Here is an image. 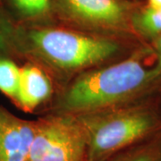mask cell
Listing matches in <instances>:
<instances>
[{"label":"cell","instance_id":"1","mask_svg":"<svg viewBox=\"0 0 161 161\" xmlns=\"http://www.w3.org/2000/svg\"><path fill=\"white\" fill-rule=\"evenodd\" d=\"M161 95V55L143 44L125 58L78 75L59 90L39 115H81Z\"/></svg>","mask_w":161,"mask_h":161},{"label":"cell","instance_id":"2","mask_svg":"<svg viewBox=\"0 0 161 161\" xmlns=\"http://www.w3.org/2000/svg\"><path fill=\"white\" fill-rule=\"evenodd\" d=\"M17 40L24 62L45 70L58 92L78 75L125 58L147 44L137 37L97 34L58 23L18 26Z\"/></svg>","mask_w":161,"mask_h":161},{"label":"cell","instance_id":"3","mask_svg":"<svg viewBox=\"0 0 161 161\" xmlns=\"http://www.w3.org/2000/svg\"><path fill=\"white\" fill-rule=\"evenodd\" d=\"M75 115L86 132V161H103L161 132L159 97Z\"/></svg>","mask_w":161,"mask_h":161},{"label":"cell","instance_id":"4","mask_svg":"<svg viewBox=\"0 0 161 161\" xmlns=\"http://www.w3.org/2000/svg\"><path fill=\"white\" fill-rule=\"evenodd\" d=\"M142 1L51 0V6L58 24L97 34L137 37L132 16Z\"/></svg>","mask_w":161,"mask_h":161},{"label":"cell","instance_id":"5","mask_svg":"<svg viewBox=\"0 0 161 161\" xmlns=\"http://www.w3.org/2000/svg\"><path fill=\"white\" fill-rule=\"evenodd\" d=\"M87 134L77 116L49 113L34 120L27 161H86Z\"/></svg>","mask_w":161,"mask_h":161},{"label":"cell","instance_id":"6","mask_svg":"<svg viewBox=\"0 0 161 161\" xmlns=\"http://www.w3.org/2000/svg\"><path fill=\"white\" fill-rule=\"evenodd\" d=\"M58 92L51 77L36 64H21L20 80L14 106L25 113L40 114L50 104Z\"/></svg>","mask_w":161,"mask_h":161},{"label":"cell","instance_id":"7","mask_svg":"<svg viewBox=\"0 0 161 161\" xmlns=\"http://www.w3.org/2000/svg\"><path fill=\"white\" fill-rule=\"evenodd\" d=\"M34 120L18 117L0 106V161H27Z\"/></svg>","mask_w":161,"mask_h":161},{"label":"cell","instance_id":"8","mask_svg":"<svg viewBox=\"0 0 161 161\" xmlns=\"http://www.w3.org/2000/svg\"><path fill=\"white\" fill-rule=\"evenodd\" d=\"M0 4L18 26L56 23L51 0H0Z\"/></svg>","mask_w":161,"mask_h":161},{"label":"cell","instance_id":"9","mask_svg":"<svg viewBox=\"0 0 161 161\" xmlns=\"http://www.w3.org/2000/svg\"><path fill=\"white\" fill-rule=\"evenodd\" d=\"M132 27L140 40L150 44L161 34V7H151L142 1L132 14Z\"/></svg>","mask_w":161,"mask_h":161},{"label":"cell","instance_id":"10","mask_svg":"<svg viewBox=\"0 0 161 161\" xmlns=\"http://www.w3.org/2000/svg\"><path fill=\"white\" fill-rule=\"evenodd\" d=\"M103 161H161V132L115 152Z\"/></svg>","mask_w":161,"mask_h":161},{"label":"cell","instance_id":"11","mask_svg":"<svg viewBox=\"0 0 161 161\" xmlns=\"http://www.w3.org/2000/svg\"><path fill=\"white\" fill-rule=\"evenodd\" d=\"M18 25L0 6V57L14 59L20 64L24 63L19 50Z\"/></svg>","mask_w":161,"mask_h":161},{"label":"cell","instance_id":"12","mask_svg":"<svg viewBox=\"0 0 161 161\" xmlns=\"http://www.w3.org/2000/svg\"><path fill=\"white\" fill-rule=\"evenodd\" d=\"M21 64L14 59L0 57V92L12 103L17 98Z\"/></svg>","mask_w":161,"mask_h":161},{"label":"cell","instance_id":"13","mask_svg":"<svg viewBox=\"0 0 161 161\" xmlns=\"http://www.w3.org/2000/svg\"><path fill=\"white\" fill-rule=\"evenodd\" d=\"M150 45L152 47L159 55H161V34L159 35L158 37H157L155 40H152L150 43Z\"/></svg>","mask_w":161,"mask_h":161},{"label":"cell","instance_id":"14","mask_svg":"<svg viewBox=\"0 0 161 161\" xmlns=\"http://www.w3.org/2000/svg\"><path fill=\"white\" fill-rule=\"evenodd\" d=\"M144 2L151 7H161V0H144Z\"/></svg>","mask_w":161,"mask_h":161},{"label":"cell","instance_id":"15","mask_svg":"<svg viewBox=\"0 0 161 161\" xmlns=\"http://www.w3.org/2000/svg\"><path fill=\"white\" fill-rule=\"evenodd\" d=\"M159 104H160V107H161V95H160V97H159Z\"/></svg>","mask_w":161,"mask_h":161},{"label":"cell","instance_id":"16","mask_svg":"<svg viewBox=\"0 0 161 161\" xmlns=\"http://www.w3.org/2000/svg\"><path fill=\"white\" fill-rule=\"evenodd\" d=\"M133 1H137V0H133Z\"/></svg>","mask_w":161,"mask_h":161},{"label":"cell","instance_id":"17","mask_svg":"<svg viewBox=\"0 0 161 161\" xmlns=\"http://www.w3.org/2000/svg\"><path fill=\"white\" fill-rule=\"evenodd\" d=\"M0 6H1V4H0Z\"/></svg>","mask_w":161,"mask_h":161}]
</instances>
